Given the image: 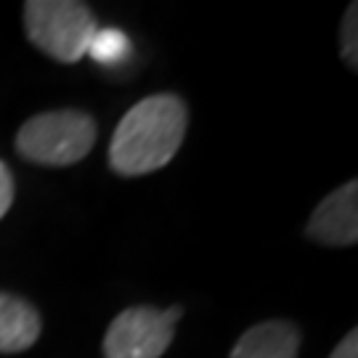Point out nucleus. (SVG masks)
I'll return each instance as SVG.
<instances>
[{"label":"nucleus","mask_w":358,"mask_h":358,"mask_svg":"<svg viewBox=\"0 0 358 358\" xmlns=\"http://www.w3.org/2000/svg\"><path fill=\"white\" fill-rule=\"evenodd\" d=\"M189 109L176 93H154L130 106L109 141V167L122 178L165 167L183 146Z\"/></svg>","instance_id":"nucleus-1"},{"label":"nucleus","mask_w":358,"mask_h":358,"mask_svg":"<svg viewBox=\"0 0 358 358\" xmlns=\"http://www.w3.org/2000/svg\"><path fill=\"white\" fill-rule=\"evenodd\" d=\"M96 122L80 109H53L29 117L16 133V152L27 162L69 167L85 159L96 143Z\"/></svg>","instance_id":"nucleus-2"},{"label":"nucleus","mask_w":358,"mask_h":358,"mask_svg":"<svg viewBox=\"0 0 358 358\" xmlns=\"http://www.w3.org/2000/svg\"><path fill=\"white\" fill-rule=\"evenodd\" d=\"M24 29L29 43L62 64L88 56L99 32L96 16L80 0H29L24 3Z\"/></svg>","instance_id":"nucleus-3"},{"label":"nucleus","mask_w":358,"mask_h":358,"mask_svg":"<svg viewBox=\"0 0 358 358\" xmlns=\"http://www.w3.org/2000/svg\"><path fill=\"white\" fill-rule=\"evenodd\" d=\"M178 306L159 310L152 306H133L117 313L103 334V358H162L176 337Z\"/></svg>","instance_id":"nucleus-4"},{"label":"nucleus","mask_w":358,"mask_h":358,"mask_svg":"<svg viewBox=\"0 0 358 358\" xmlns=\"http://www.w3.org/2000/svg\"><path fill=\"white\" fill-rule=\"evenodd\" d=\"M308 239L324 247H350L358 239V183L348 180L324 196L306 226Z\"/></svg>","instance_id":"nucleus-5"},{"label":"nucleus","mask_w":358,"mask_h":358,"mask_svg":"<svg viewBox=\"0 0 358 358\" xmlns=\"http://www.w3.org/2000/svg\"><path fill=\"white\" fill-rule=\"evenodd\" d=\"M303 334L297 324L284 319L260 321L234 343L231 358H297Z\"/></svg>","instance_id":"nucleus-6"},{"label":"nucleus","mask_w":358,"mask_h":358,"mask_svg":"<svg viewBox=\"0 0 358 358\" xmlns=\"http://www.w3.org/2000/svg\"><path fill=\"white\" fill-rule=\"evenodd\" d=\"M43 319L24 297L0 292V353H24L40 340Z\"/></svg>","instance_id":"nucleus-7"},{"label":"nucleus","mask_w":358,"mask_h":358,"mask_svg":"<svg viewBox=\"0 0 358 358\" xmlns=\"http://www.w3.org/2000/svg\"><path fill=\"white\" fill-rule=\"evenodd\" d=\"M130 53V40L122 29H99L88 45V56L99 64H117Z\"/></svg>","instance_id":"nucleus-8"},{"label":"nucleus","mask_w":358,"mask_h":358,"mask_svg":"<svg viewBox=\"0 0 358 358\" xmlns=\"http://www.w3.org/2000/svg\"><path fill=\"white\" fill-rule=\"evenodd\" d=\"M340 53L350 69H358V6L350 3L340 27Z\"/></svg>","instance_id":"nucleus-9"},{"label":"nucleus","mask_w":358,"mask_h":358,"mask_svg":"<svg viewBox=\"0 0 358 358\" xmlns=\"http://www.w3.org/2000/svg\"><path fill=\"white\" fill-rule=\"evenodd\" d=\"M13 205V176L6 162H0V217Z\"/></svg>","instance_id":"nucleus-10"},{"label":"nucleus","mask_w":358,"mask_h":358,"mask_svg":"<svg viewBox=\"0 0 358 358\" xmlns=\"http://www.w3.org/2000/svg\"><path fill=\"white\" fill-rule=\"evenodd\" d=\"M329 358H358V332L350 329V332L337 343V348L332 350Z\"/></svg>","instance_id":"nucleus-11"}]
</instances>
